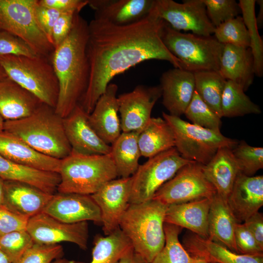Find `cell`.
I'll return each instance as SVG.
<instances>
[{
    "instance_id": "44",
    "label": "cell",
    "mask_w": 263,
    "mask_h": 263,
    "mask_svg": "<svg viewBox=\"0 0 263 263\" xmlns=\"http://www.w3.org/2000/svg\"><path fill=\"white\" fill-rule=\"evenodd\" d=\"M8 55L29 57L38 56L21 38L0 30V56Z\"/></svg>"
},
{
    "instance_id": "38",
    "label": "cell",
    "mask_w": 263,
    "mask_h": 263,
    "mask_svg": "<svg viewBox=\"0 0 263 263\" xmlns=\"http://www.w3.org/2000/svg\"><path fill=\"white\" fill-rule=\"evenodd\" d=\"M214 38L220 43L249 48L250 39L242 16L228 20L215 28Z\"/></svg>"
},
{
    "instance_id": "37",
    "label": "cell",
    "mask_w": 263,
    "mask_h": 263,
    "mask_svg": "<svg viewBox=\"0 0 263 263\" xmlns=\"http://www.w3.org/2000/svg\"><path fill=\"white\" fill-rule=\"evenodd\" d=\"M164 228L165 245L150 263H193L195 258L187 252L179 240L182 228L165 222Z\"/></svg>"
},
{
    "instance_id": "54",
    "label": "cell",
    "mask_w": 263,
    "mask_h": 263,
    "mask_svg": "<svg viewBox=\"0 0 263 263\" xmlns=\"http://www.w3.org/2000/svg\"><path fill=\"white\" fill-rule=\"evenodd\" d=\"M0 263H11L7 257L0 250Z\"/></svg>"
},
{
    "instance_id": "34",
    "label": "cell",
    "mask_w": 263,
    "mask_h": 263,
    "mask_svg": "<svg viewBox=\"0 0 263 263\" xmlns=\"http://www.w3.org/2000/svg\"><path fill=\"white\" fill-rule=\"evenodd\" d=\"M222 117H234L248 114H260V107L244 93L236 83L226 80L221 98Z\"/></svg>"
},
{
    "instance_id": "20",
    "label": "cell",
    "mask_w": 263,
    "mask_h": 263,
    "mask_svg": "<svg viewBox=\"0 0 263 263\" xmlns=\"http://www.w3.org/2000/svg\"><path fill=\"white\" fill-rule=\"evenodd\" d=\"M117 90L116 84L110 83L88 115L92 127L109 145L116 140L122 132L118 116Z\"/></svg>"
},
{
    "instance_id": "28",
    "label": "cell",
    "mask_w": 263,
    "mask_h": 263,
    "mask_svg": "<svg viewBox=\"0 0 263 263\" xmlns=\"http://www.w3.org/2000/svg\"><path fill=\"white\" fill-rule=\"evenodd\" d=\"M231 150L227 147L219 149L210 161L203 165L205 177L214 188L216 193L225 201L241 172Z\"/></svg>"
},
{
    "instance_id": "18",
    "label": "cell",
    "mask_w": 263,
    "mask_h": 263,
    "mask_svg": "<svg viewBox=\"0 0 263 263\" xmlns=\"http://www.w3.org/2000/svg\"><path fill=\"white\" fill-rule=\"evenodd\" d=\"M237 223H243L263 205V176L238 175L226 200Z\"/></svg>"
},
{
    "instance_id": "45",
    "label": "cell",
    "mask_w": 263,
    "mask_h": 263,
    "mask_svg": "<svg viewBox=\"0 0 263 263\" xmlns=\"http://www.w3.org/2000/svg\"><path fill=\"white\" fill-rule=\"evenodd\" d=\"M234 238L238 253L248 255H263V249L260 247L244 223L236 224Z\"/></svg>"
},
{
    "instance_id": "26",
    "label": "cell",
    "mask_w": 263,
    "mask_h": 263,
    "mask_svg": "<svg viewBox=\"0 0 263 263\" xmlns=\"http://www.w3.org/2000/svg\"><path fill=\"white\" fill-rule=\"evenodd\" d=\"M218 72L226 80L236 83L245 92L252 84L255 75L250 49L224 45Z\"/></svg>"
},
{
    "instance_id": "15",
    "label": "cell",
    "mask_w": 263,
    "mask_h": 263,
    "mask_svg": "<svg viewBox=\"0 0 263 263\" xmlns=\"http://www.w3.org/2000/svg\"><path fill=\"white\" fill-rule=\"evenodd\" d=\"M132 184V176L115 178L91 195L100 209L105 235L119 228L120 220L130 205Z\"/></svg>"
},
{
    "instance_id": "39",
    "label": "cell",
    "mask_w": 263,
    "mask_h": 263,
    "mask_svg": "<svg viewBox=\"0 0 263 263\" xmlns=\"http://www.w3.org/2000/svg\"><path fill=\"white\" fill-rule=\"evenodd\" d=\"M184 114L194 125L220 131L221 117L202 99L195 90Z\"/></svg>"
},
{
    "instance_id": "8",
    "label": "cell",
    "mask_w": 263,
    "mask_h": 263,
    "mask_svg": "<svg viewBox=\"0 0 263 263\" xmlns=\"http://www.w3.org/2000/svg\"><path fill=\"white\" fill-rule=\"evenodd\" d=\"M162 115L173 132L175 148L188 160L205 165L219 149L227 147L232 149L239 142L225 137L220 131L200 127L164 112Z\"/></svg>"
},
{
    "instance_id": "32",
    "label": "cell",
    "mask_w": 263,
    "mask_h": 263,
    "mask_svg": "<svg viewBox=\"0 0 263 263\" xmlns=\"http://www.w3.org/2000/svg\"><path fill=\"white\" fill-rule=\"evenodd\" d=\"M139 132H122L111 145V155L117 176L122 178L132 176L137 169L141 154L138 144Z\"/></svg>"
},
{
    "instance_id": "4",
    "label": "cell",
    "mask_w": 263,
    "mask_h": 263,
    "mask_svg": "<svg viewBox=\"0 0 263 263\" xmlns=\"http://www.w3.org/2000/svg\"><path fill=\"white\" fill-rule=\"evenodd\" d=\"M168 206L152 199L130 204L122 216L119 228L133 250L150 263L164 247V225Z\"/></svg>"
},
{
    "instance_id": "21",
    "label": "cell",
    "mask_w": 263,
    "mask_h": 263,
    "mask_svg": "<svg viewBox=\"0 0 263 263\" xmlns=\"http://www.w3.org/2000/svg\"><path fill=\"white\" fill-rule=\"evenodd\" d=\"M154 0H88L94 19L124 25L138 21L151 11Z\"/></svg>"
},
{
    "instance_id": "1",
    "label": "cell",
    "mask_w": 263,
    "mask_h": 263,
    "mask_svg": "<svg viewBox=\"0 0 263 263\" xmlns=\"http://www.w3.org/2000/svg\"><path fill=\"white\" fill-rule=\"evenodd\" d=\"M164 22L153 5L147 17L130 24L118 25L94 19L88 23L90 76L79 103L88 114L114 77L141 62L165 60L184 69L162 40Z\"/></svg>"
},
{
    "instance_id": "6",
    "label": "cell",
    "mask_w": 263,
    "mask_h": 263,
    "mask_svg": "<svg viewBox=\"0 0 263 263\" xmlns=\"http://www.w3.org/2000/svg\"><path fill=\"white\" fill-rule=\"evenodd\" d=\"M0 66L7 76L35 95L44 104L55 108L58 83L51 59L42 56H0Z\"/></svg>"
},
{
    "instance_id": "33",
    "label": "cell",
    "mask_w": 263,
    "mask_h": 263,
    "mask_svg": "<svg viewBox=\"0 0 263 263\" xmlns=\"http://www.w3.org/2000/svg\"><path fill=\"white\" fill-rule=\"evenodd\" d=\"M132 248L130 240L120 228L105 236L96 235L94 240L92 260L89 263H118ZM70 263H85L71 261Z\"/></svg>"
},
{
    "instance_id": "25",
    "label": "cell",
    "mask_w": 263,
    "mask_h": 263,
    "mask_svg": "<svg viewBox=\"0 0 263 263\" xmlns=\"http://www.w3.org/2000/svg\"><path fill=\"white\" fill-rule=\"evenodd\" d=\"M42 104L35 95L7 76L0 80V114L5 121L29 116Z\"/></svg>"
},
{
    "instance_id": "50",
    "label": "cell",
    "mask_w": 263,
    "mask_h": 263,
    "mask_svg": "<svg viewBox=\"0 0 263 263\" xmlns=\"http://www.w3.org/2000/svg\"><path fill=\"white\" fill-rule=\"evenodd\" d=\"M251 233L256 242L263 249V215L259 211L243 223Z\"/></svg>"
},
{
    "instance_id": "22",
    "label": "cell",
    "mask_w": 263,
    "mask_h": 263,
    "mask_svg": "<svg viewBox=\"0 0 263 263\" xmlns=\"http://www.w3.org/2000/svg\"><path fill=\"white\" fill-rule=\"evenodd\" d=\"M0 155L16 163L40 170L59 173L61 160L42 154L23 140L0 131Z\"/></svg>"
},
{
    "instance_id": "41",
    "label": "cell",
    "mask_w": 263,
    "mask_h": 263,
    "mask_svg": "<svg viewBox=\"0 0 263 263\" xmlns=\"http://www.w3.org/2000/svg\"><path fill=\"white\" fill-rule=\"evenodd\" d=\"M34 244L26 230L13 231L0 237V250L11 263H17Z\"/></svg>"
},
{
    "instance_id": "48",
    "label": "cell",
    "mask_w": 263,
    "mask_h": 263,
    "mask_svg": "<svg viewBox=\"0 0 263 263\" xmlns=\"http://www.w3.org/2000/svg\"><path fill=\"white\" fill-rule=\"evenodd\" d=\"M77 12H63L56 21L52 31V43L54 48L59 45L69 35L73 26L75 14Z\"/></svg>"
},
{
    "instance_id": "3",
    "label": "cell",
    "mask_w": 263,
    "mask_h": 263,
    "mask_svg": "<svg viewBox=\"0 0 263 263\" xmlns=\"http://www.w3.org/2000/svg\"><path fill=\"white\" fill-rule=\"evenodd\" d=\"M3 130L25 142L37 151L62 160L72 152L63 118L55 109L42 104L26 117L5 121Z\"/></svg>"
},
{
    "instance_id": "5",
    "label": "cell",
    "mask_w": 263,
    "mask_h": 263,
    "mask_svg": "<svg viewBox=\"0 0 263 263\" xmlns=\"http://www.w3.org/2000/svg\"><path fill=\"white\" fill-rule=\"evenodd\" d=\"M59 193L92 195L118 177L111 154L88 155L72 150L61 160Z\"/></svg>"
},
{
    "instance_id": "13",
    "label": "cell",
    "mask_w": 263,
    "mask_h": 263,
    "mask_svg": "<svg viewBox=\"0 0 263 263\" xmlns=\"http://www.w3.org/2000/svg\"><path fill=\"white\" fill-rule=\"evenodd\" d=\"M26 230L34 244L53 245L66 242L82 250L87 248L89 230L86 221L65 223L42 212L29 219Z\"/></svg>"
},
{
    "instance_id": "35",
    "label": "cell",
    "mask_w": 263,
    "mask_h": 263,
    "mask_svg": "<svg viewBox=\"0 0 263 263\" xmlns=\"http://www.w3.org/2000/svg\"><path fill=\"white\" fill-rule=\"evenodd\" d=\"M193 74L195 91L202 99L222 118L221 98L226 80L218 71H202Z\"/></svg>"
},
{
    "instance_id": "14",
    "label": "cell",
    "mask_w": 263,
    "mask_h": 263,
    "mask_svg": "<svg viewBox=\"0 0 263 263\" xmlns=\"http://www.w3.org/2000/svg\"><path fill=\"white\" fill-rule=\"evenodd\" d=\"M159 86L139 85L117 96L122 132H140L150 120L152 110L161 97Z\"/></svg>"
},
{
    "instance_id": "30",
    "label": "cell",
    "mask_w": 263,
    "mask_h": 263,
    "mask_svg": "<svg viewBox=\"0 0 263 263\" xmlns=\"http://www.w3.org/2000/svg\"><path fill=\"white\" fill-rule=\"evenodd\" d=\"M0 178L26 183L49 194L57 190L60 178L57 173L35 169L13 162L0 155Z\"/></svg>"
},
{
    "instance_id": "31",
    "label": "cell",
    "mask_w": 263,
    "mask_h": 263,
    "mask_svg": "<svg viewBox=\"0 0 263 263\" xmlns=\"http://www.w3.org/2000/svg\"><path fill=\"white\" fill-rule=\"evenodd\" d=\"M138 144L141 156L149 158L175 147L174 134L164 118L151 117L139 133Z\"/></svg>"
},
{
    "instance_id": "49",
    "label": "cell",
    "mask_w": 263,
    "mask_h": 263,
    "mask_svg": "<svg viewBox=\"0 0 263 263\" xmlns=\"http://www.w3.org/2000/svg\"><path fill=\"white\" fill-rule=\"evenodd\" d=\"M37 2L41 6L62 12L71 11L80 12L88 5V0H37Z\"/></svg>"
},
{
    "instance_id": "19",
    "label": "cell",
    "mask_w": 263,
    "mask_h": 263,
    "mask_svg": "<svg viewBox=\"0 0 263 263\" xmlns=\"http://www.w3.org/2000/svg\"><path fill=\"white\" fill-rule=\"evenodd\" d=\"M162 104L169 114H184L195 91L193 72L178 68L164 72L160 77Z\"/></svg>"
},
{
    "instance_id": "12",
    "label": "cell",
    "mask_w": 263,
    "mask_h": 263,
    "mask_svg": "<svg viewBox=\"0 0 263 263\" xmlns=\"http://www.w3.org/2000/svg\"><path fill=\"white\" fill-rule=\"evenodd\" d=\"M154 8L158 17L178 31H190L197 35L208 37L215 27L210 21L202 0H154Z\"/></svg>"
},
{
    "instance_id": "29",
    "label": "cell",
    "mask_w": 263,
    "mask_h": 263,
    "mask_svg": "<svg viewBox=\"0 0 263 263\" xmlns=\"http://www.w3.org/2000/svg\"><path fill=\"white\" fill-rule=\"evenodd\" d=\"M237 223L226 201L215 193L211 198L207 239L238 253L234 238Z\"/></svg>"
},
{
    "instance_id": "56",
    "label": "cell",
    "mask_w": 263,
    "mask_h": 263,
    "mask_svg": "<svg viewBox=\"0 0 263 263\" xmlns=\"http://www.w3.org/2000/svg\"><path fill=\"white\" fill-rule=\"evenodd\" d=\"M7 77V75L2 69V68L0 66V80Z\"/></svg>"
},
{
    "instance_id": "46",
    "label": "cell",
    "mask_w": 263,
    "mask_h": 263,
    "mask_svg": "<svg viewBox=\"0 0 263 263\" xmlns=\"http://www.w3.org/2000/svg\"><path fill=\"white\" fill-rule=\"evenodd\" d=\"M29 219L5 204L0 205V237L13 231L26 230Z\"/></svg>"
},
{
    "instance_id": "51",
    "label": "cell",
    "mask_w": 263,
    "mask_h": 263,
    "mask_svg": "<svg viewBox=\"0 0 263 263\" xmlns=\"http://www.w3.org/2000/svg\"><path fill=\"white\" fill-rule=\"evenodd\" d=\"M118 263H149L132 248L120 260Z\"/></svg>"
},
{
    "instance_id": "7",
    "label": "cell",
    "mask_w": 263,
    "mask_h": 263,
    "mask_svg": "<svg viewBox=\"0 0 263 263\" xmlns=\"http://www.w3.org/2000/svg\"><path fill=\"white\" fill-rule=\"evenodd\" d=\"M161 35L164 44L182 62L184 70L193 73L219 71L224 45L214 37L182 33L165 21Z\"/></svg>"
},
{
    "instance_id": "47",
    "label": "cell",
    "mask_w": 263,
    "mask_h": 263,
    "mask_svg": "<svg viewBox=\"0 0 263 263\" xmlns=\"http://www.w3.org/2000/svg\"><path fill=\"white\" fill-rule=\"evenodd\" d=\"M34 11L38 25L53 44L52 31L54 25L58 17L63 12L41 6L38 4L37 0L35 3Z\"/></svg>"
},
{
    "instance_id": "58",
    "label": "cell",
    "mask_w": 263,
    "mask_h": 263,
    "mask_svg": "<svg viewBox=\"0 0 263 263\" xmlns=\"http://www.w3.org/2000/svg\"><path fill=\"white\" fill-rule=\"evenodd\" d=\"M5 120L0 114V131L3 130Z\"/></svg>"
},
{
    "instance_id": "17",
    "label": "cell",
    "mask_w": 263,
    "mask_h": 263,
    "mask_svg": "<svg viewBox=\"0 0 263 263\" xmlns=\"http://www.w3.org/2000/svg\"><path fill=\"white\" fill-rule=\"evenodd\" d=\"M88 115L78 104L63 118L65 134L72 150L88 155L110 154L111 146L102 140L94 131L89 123Z\"/></svg>"
},
{
    "instance_id": "2",
    "label": "cell",
    "mask_w": 263,
    "mask_h": 263,
    "mask_svg": "<svg viewBox=\"0 0 263 263\" xmlns=\"http://www.w3.org/2000/svg\"><path fill=\"white\" fill-rule=\"evenodd\" d=\"M88 39V23L77 12L69 35L55 48L51 55L59 89L55 111L62 118L79 104L88 86L90 76Z\"/></svg>"
},
{
    "instance_id": "52",
    "label": "cell",
    "mask_w": 263,
    "mask_h": 263,
    "mask_svg": "<svg viewBox=\"0 0 263 263\" xmlns=\"http://www.w3.org/2000/svg\"><path fill=\"white\" fill-rule=\"evenodd\" d=\"M259 5V11L257 17H256V23L258 29H261L263 25V0H256Z\"/></svg>"
},
{
    "instance_id": "9",
    "label": "cell",
    "mask_w": 263,
    "mask_h": 263,
    "mask_svg": "<svg viewBox=\"0 0 263 263\" xmlns=\"http://www.w3.org/2000/svg\"><path fill=\"white\" fill-rule=\"evenodd\" d=\"M36 0H0V30L25 41L38 56L51 59L55 49L38 25L35 15Z\"/></svg>"
},
{
    "instance_id": "57",
    "label": "cell",
    "mask_w": 263,
    "mask_h": 263,
    "mask_svg": "<svg viewBox=\"0 0 263 263\" xmlns=\"http://www.w3.org/2000/svg\"><path fill=\"white\" fill-rule=\"evenodd\" d=\"M195 260L193 262V263H209L207 261L198 258H194Z\"/></svg>"
},
{
    "instance_id": "27",
    "label": "cell",
    "mask_w": 263,
    "mask_h": 263,
    "mask_svg": "<svg viewBox=\"0 0 263 263\" xmlns=\"http://www.w3.org/2000/svg\"><path fill=\"white\" fill-rule=\"evenodd\" d=\"M53 195L26 183L4 181V204L29 218L42 212Z\"/></svg>"
},
{
    "instance_id": "11",
    "label": "cell",
    "mask_w": 263,
    "mask_h": 263,
    "mask_svg": "<svg viewBox=\"0 0 263 263\" xmlns=\"http://www.w3.org/2000/svg\"><path fill=\"white\" fill-rule=\"evenodd\" d=\"M216 191L205 177L203 165L192 162L180 169L155 192L152 199L169 206L211 198Z\"/></svg>"
},
{
    "instance_id": "59",
    "label": "cell",
    "mask_w": 263,
    "mask_h": 263,
    "mask_svg": "<svg viewBox=\"0 0 263 263\" xmlns=\"http://www.w3.org/2000/svg\"></svg>"
},
{
    "instance_id": "23",
    "label": "cell",
    "mask_w": 263,
    "mask_h": 263,
    "mask_svg": "<svg viewBox=\"0 0 263 263\" xmlns=\"http://www.w3.org/2000/svg\"><path fill=\"white\" fill-rule=\"evenodd\" d=\"M182 244L191 257L204 259L208 263H263V255L235 253L219 243L190 231L185 235Z\"/></svg>"
},
{
    "instance_id": "53",
    "label": "cell",
    "mask_w": 263,
    "mask_h": 263,
    "mask_svg": "<svg viewBox=\"0 0 263 263\" xmlns=\"http://www.w3.org/2000/svg\"><path fill=\"white\" fill-rule=\"evenodd\" d=\"M4 180L0 178V205L4 204Z\"/></svg>"
},
{
    "instance_id": "40",
    "label": "cell",
    "mask_w": 263,
    "mask_h": 263,
    "mask_svg": "<svg viewBox=\"0 0 263 263\" xmlns=\"http://www.w3.org/2000/svg\"><path fill=\"white\" fill-rule=\"evenodd\" d=\"M233 156L242 173L253 176L263 168V148L253 147L244 141H239L232 150Z\"/></svg>"
},
{
    "instance_id": "55",
    "label": "cell",
    "mask_w": 263,
    "mask_h": 263,
    "mask_svg": "<svg viewBox=\"0 0 263 263\" xmlns=\"http://www.w3.org/2000/svg\"><path fill=\"white\" fill-rule=\"evenodd\" d=\"M71 261H69L65 258H61L54 260L51 263H70Z\"/></svg>"
},
{
    "instance_id": "42",
    "label": "cell",
    "mask_w": 263,
    "mask_h": 263,
    "mask_svg": "<svg viewBox=\"0 0 263 263\" xmlns=\"http://www.w3.org/2000/svg\"><path fill=\"white\" fill-rule=\"evenodd\" d=\"M207 17L215 28L222 23L239 16L241 11L235 0H202Z\"/></svg>"
},
{
    "instance_id": "10",
    "label": "cell",
    "mask_w": 263,
    "mask_h": 263,
    "mask_svg": "<svg viewBox=\"0 0 263 263\" xmlns=\"http://www.w3.org/2000/svg\"><path fill=\"white\" fill-rule=\"evenodd\" d=\"M183 158L174 147L149 158L139 165L132 176L130 204L152 200L158 189L186 165L192 162Z\"/></svg>"
},
{
    "instance_id": "16",
    "label": "cell",
    "mask_w": 263,
    "mask_h": 263,
    "mask_svg": "<svg viewBox=\"0 0 263 263\" xmlns=\"http://www.w3.org/2000/svg\"><path fill=\"white\" fill-rule=\"evenodd\" d=\"M42 212L65 223L91 221L101 225L100 209L90 195L57 192Z\"/></svg>"
},
{
    "instance_id": "24",
    "label": "cell",
    "mask_w": 263,
    "mask_h": 263,
    "mask_svg": "<svg viewBox=\"0 0 263 263\" xmlns=\"http://www.w3.org/2000/svg\"><path fill=\"white\" fill-rule=\"evenodd\" d=\"M211 198L168 206L165 222L182 228H186L195 234L207 239Z\"/></svg>"
},
{
    "instance_id": "43",
    "label": "cell",
    "mask_w": 263,
    "mask_h": 263,
    "mask_svg": "<svg viewBox=\"0 0 263 263\" xmlns=\"http://www.w3.org/2000/svg\"><path fill=\"white\" fill-rule=\"evenodd\" d=\"M63 247L58 244L45 245L34 244L17 263H51L63 258Z\"/></svg>"
},
{
    "instance_id": "36",
    "label": "cell",
    "mask_w": 263,
    "mask_h": 263,
    "mask_svg": "<svg viewBox=\"0 0 263 263\" xmlns=\"http://www.w3.org/2000/svg\"><path fill=\"white\" fill-rule=\"evenodd\" d=\"M239 5L250 39L255 75H263V42L258 32L255 12V0H240Z\"/></svg>"
}]
</instances>
